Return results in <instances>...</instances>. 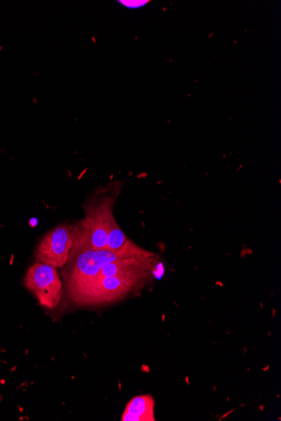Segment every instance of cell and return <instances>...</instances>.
<instances>
[{
    "label": "cell",
    "mask_w": 281,
    "mask_h": 421,
    "mask_svg": "<svg viewBox=\"0 0 281 421\" xmlns=\"http://www.w3.org/2000/svg\"><path fill=\"white\" fill-rule=\"evenodd\" d=\"M118 195V190L115 188L103 190L96 193L84 205L85 218L71 231L73 246L69 254L107 249L110 220L114 215Z\"/></svg>",
    "instance_id": "1"
},
{
    "label": "cell",
    "mask_w": 281,
    "mask_h": 421,
    "mask_svg": "<svg viewBox=\"0 0 281 421\" xmlns=\"http://www.w3.org/2000/svg\"><path fill=\"white\" fill-rule=\"evenodd\" d=\"M157 265L106 278L72 292L68 297L79 306H100L116 303L130 293L142 290L153 278Z\"/></svg>",
    "instance_id": "2"
},
{
    "label": "cell",
    "mask_w": 281,
    "mask_h": 421,
    "mask_svg": "<svg viewBox=\"0 0 281 421\" xmlns=\"http://www.w3.org/2000/svg\"><path fill=\"white\" fill-rule=\"evenodd\" d=\"M151 252L152 251L140 247L136 250L121 251H112L108 249L86 250L77 253L69 254L63 272V279L67 293L89 282L106 264L123 257L146 255Z\"/></svg>",
    "instance_id": "3"
},
{
    "label": "cell",
    "mask_w": 281,
    "mask_h": 421,
    "mask_svg": "<svg viewBox=\"0 0 281 421\" xmlns=\"http://www.w3.org/2000/svg\"><path fill=\"white\" fill-rule=\"evenodd\" d=\"M25 285L36 296L41 305L53 310L62 296V283L57 269L37 262L28 269Z\"/></svg>",
    "instance_id": "4"
},
{
    "label": "cell",
    "mask_w": 281,
    "mask_h": 421,
    "mask_svg": "<svg viewBox=\"0 0 281 421\" xmlns=\"http://www.w3.org/2000/svg\"><path fill=\"white\" fill-rule=\"evenodd\" d=\"M73 246L71 229L59 224L45 235L35 252L36 261L55 269H62L67 262Z\"/></svg>",
    "instance_id": "5"
},
{
    "label": "cell",
    "mask_w": 281,
    "mask_h": 421,
    "mask_svg": "<svg viewBox=\"0 0 281 421\" xmlns=\"http://www.w3.org/2000/svg\"><path fill=\"white\" fill-rule=\"evenodd\" d=\"M155 399L151 394L134 397L126 404L121 421H155Z\"/></svg>",
    "instance_id": "6"
},
{
    "label": "cell",
    "mask_w": 281,
    "mask_h": 421,
    "mask_svg": "<svg viewBox=\"0 0 281 421\" xmlns=\"http://www.w3.org/2000/svg\"><path fill=\"white\" fill-rule=\"evenodd\" d=\"M140 247V246L126 237L118 223L116 222L115 216L113 215L111 217L109 225L107 249L112 251H121L136 250Z\"/></svg>",
    "instance_id": "7"
},
{
    "label": "cell",
    "mask_w": 281,
    "mask_h": 421,
    "mask_svg": "<svg viewBox=\"0 0 281 421\" xmlns=\"http://www.w3.org/2000/svg\"><path fill=\"white\" fill-rule=\"evenodd\" d=\"M121 3L123 5H126L127 7L138 8L145 5L147 1H127V2H126V1H121Z\"/></svg>",
    "instance_id": "8"
}]
</instances>
